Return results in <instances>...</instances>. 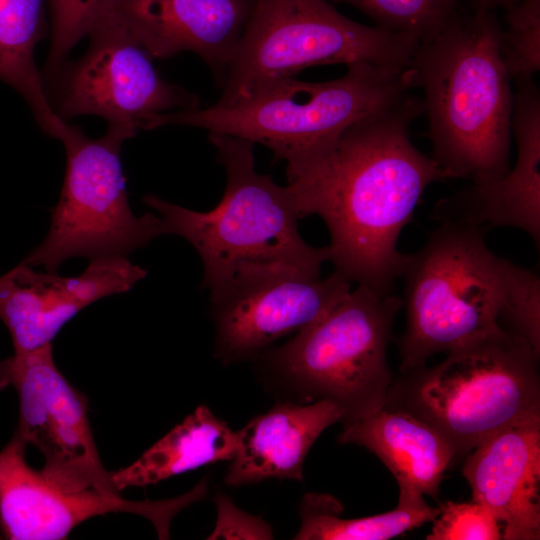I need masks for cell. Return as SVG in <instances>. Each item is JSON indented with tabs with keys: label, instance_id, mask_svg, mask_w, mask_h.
I'll return each instance as SVG.
<instances>
[{
	"label": "cell",
	"instance_id": "6da1fadb",
	"mask_svg": "<svg viewBox=\"0 0 540 540\" xmlns=\"http://www.w3.org/2000/svg\"><path fill=\"white\" fill-rule=\"evenodd\" d=\"M423 112L422 99L410 93L353 123L288 179L301 217L325 223L334 270L379 295L391 294L401 276L407 254L397 242L421 196L446 179L411 141V125Z\"/></svg>",
	"mask_w": 540,
	"mask_h": 540
},
{
	"label": "cell",
	"instance_id": "7a4b0ae2",
	"mask_svg": "<svg viewBox=\"0 0 540 540\" xmlns=\"http://www.w3.org/2000/svg\"><path fill=\"white\" fill-rule=\"evenodd\" d=\"M458 8L412 55L424 93L431 157L446 179L485 184L510 170L512 78L493 10Z\"/></svg>",
	"mask_w": 540,
	"mask_h": 540
},
{
	"label": "cell",
	"instance_id": "3957f363",
	"mask_svg": "<svg viewBox=\"0 0 540 540\" xmlns=\"http://www.w3.org/2000/svg\"><path fill=\"white\" fill-rule=\"evenodd\" d=\"M414 88L411 66L358 62L334 80L288 78L231 106L213 104L155 115L145 120L142 130L194 126L259 143L286 162L290 179L326 153L353 123L397 103Z\"/></svg>",
	"mask_w": 540,
	"mask_h": 540
},
{
	"label": "cell",
	"instance_id": "277c9868",
	"mask_svg": "<svg viewBox=\"0 0 540 540\" xmlns=\"http://www.w3.org/2000/svg\"><path fill=\"white\" fill-rule=\"evenodd\" d=\"M208 139L227 176L213 209L199 212L154 194L143 197L160 214L165 234L184 238L201 257L202 286L210 290L250 265L291 264L320 274L330 261L329 247L311 246L301 237L294 195L288 185L256 170L254 143L219 133H209Z\"/></svg>",
	"mask_w": 540,
	"mask_h": 540
},
{
	"label": "cell",
	"instance_id": "5b68a950",
	"mask_svg": "<svg viewBox=\"0 0 540 540\" xmlns=\"http://www.w3.org/2000/svg\"><path fill=\"white\" fill-rule=\"evenodd\" d=\"M402 300L357 285L322 317L286 343L258 356L256 373L277 400L337 405L342 423L386 402L393 382L387 347Z\"/></svg>",
	"mask_w": 540,
	"mask_h": 540
},
{
	"label": "cell",
	"instance_id": "8992f818",
	"mask_svg": "<svg viewBox=\"0 0 540 540\" xmlns=\"http://www.w3.org/2000/svg\"><path fill=\"white\" fill-rule=\"evenodd\" d=\"M439 224L423 247L407 254L400 276L406 312L400 372L501 329L522 269L493 253L484 231Z\"/></svg>",
	"mask_w": 540,
	"mask_h": 540
},
{
	"label": "cell",
	"instance_id": "52a82bcc",
	"mask_svg": "<svg viewBox=\"0 0 540 540\" xmlns=\"http://www.w3.org/2000/svg\"><path fill=\"white\" fill-rule=\"evenodd\" d=\"M446 354L433 367L401 372L384 405L429 423L457 458L540 412L539 354L523 337L501 328Z\"/></svg>",
	"mask_w": 540,
	"mask_h": 540
},
{
	"label": "cell",
	"instance_id": "ba28073f",
	"mask_svg": "<svg viewBox=\"0 0 540 540\" xmlns=\"http://www.w3.org/2000/svg\"><path fill=\"white\" fill-rule=\"evenodd\" d=\"M418 42L412 35L355 22L328 0H253L215 105H234L316 65L406 68Z\"/></svg>",
	"mask_w": 540,
	"mask_h": 540
},
{
	"label": "cell",
	"instance_id": "9c48e42d",
	"mask_svg": "<svg viewBox=\"0 0 540 540\" xmlns=\"http://www.w3.org/2000/svg\"><path fill=\"white\" fill-rule=\"evenodd\" d=\"M128 139L109 128L92 139L67 122L58 137L66 152V173L50 228L21 263L57 272L69 258L126 256L165 234L160 216L137 217L130 209L120 160Z\"/></svg>",
	"mask_w": 540,
	"mask_h": 540
},
{
	"label": "cell",
	"instance_id": "30bf717a",
	"mask_svg": "<svg viewBox=\"0 0 540 540\" xmlns=\"http://www.w3.org/2000/svg\"><path fill=\"white\" fill-rule=\"evenodd\" d=\"M351 282L291 264L250 265L210 289L214 357L224 366L254 361L274 343L310 325L342 300Z\"/></svg>",
	"mask_w": 540,
	"mask_h": 540
},
{
	"label": "cell",
	"instance_id": "8fae6325",
	"mask_svg": "<svg viewBox=\"0 0 540 540\" xmlns=\"http://www.w3.org/2000/svg\"><path fill=\"white\" fill-rule=\"evenodd\" d=\"M77 61L62 66L51 106L67 121L82 115L134 137L148 118L199 106L197 95L163 79L152 57L104 10Z\"/></svg>",
	"mask_w": 540,
	"mask_h": 540
},
{
	"label": "cell",
	"instance_id": "7c38bea8",
	"mask_svg": "<svg viewBox=\"0 0 540 540\" xmlns=\"http://www.w3.org/2000/svg\"><path fill=\"white\" fill-rule=\"evenodd\" d=\"M8 387L19 400L16 432L42 453L49 482L66 492L120 495L97 451L88 400L58 370L52 344L0 360V390Z\"/></svg>",
	"mask_w": 540,
	"mask_h": 540
},
{
	"label": "cell",
	"instance_id": "4fadbf2b",
	"mask_svg": "<svg viewBox=\"0 0 540 540\" xmlns=\"http://www.w3.org/2000/svg\"><path fill=\"white\" fill-rule=\"evenodd\" d=\"M27 443L15 431L0 451V536L10 540H63L82 522L109 513L148 519L160 539H168L176 514L207 495L205 478L187 493L168 499L133 501L89 489L66 492L32 469Z\"/></svg>",
	"mask_w": 540,
	"mask_h": 540
},
{
	"label": "cell",
	"instance_id": "5bb4252c",
	"mask_svg": "<svg viewBox=\"0 0 540 540\" xmlns=\"http://www.w3.org/2000/svg\"><path fill=\"white\" fill-rule=\"evenodd\" d=\"M147 274L126 256L90 260L78 276L36 272L20 263L0 277V320L7 327L14 353L52 344L77 313L95 301L130 290Z\"/></svg>",
	"mask_w": 540,
	"mask_h": 540
},
{
	"label": "cell",
	"instance_id": "9a60e30c",
	"mask_svg": "<svg viewBox=\"0 0 540 540\" xmlns=\"http://www.w3.org/2000/svg\"><path fill=\"white\" fill-rule=\"evenodd\" d=\"M512 137L517 155L502 178L471 184L439 200L431 218L486 232L514 227L526 232L539 248L540 241V91L533 77L513 80Z\"/></svg>",
	"mask_w": 540,
	"mask_h": 540
},
{
	"label": "cell",
	"instance_id": "2e32d148",
	"mask_svg": "<svg viewBox=\"0 0 540 540\" xmlns=\"http://www.w3.org/2000/svg\"><path fill=\"white\" fill-rule=\"evenodd\" d=\"M253 0H106V11L153 59L197 54L225 78Z\"/></svg>",
	"mask_w": 540,
	"mask_h": 540
},
{
	"label": "cell",
	"instance_id": "e0dca14e",
	"mask_svg": "<svg viewBox=\"0 0 540 540\" xmlns=\"http://www.w3.org/2000/svg\"><path fill=\"white\" fill-rule=\"evenodd\" d=\"M472 500L495 516L505 540L540 538V412L497 431L465 459Z\"/></svg>",
	"mask_w": 540,
	"mask_h": 540
},
{
	"label": "cell",
	"instance_id": "ac0fdd59",
	"mask_svg": "<svg viewBox=\"0 0 540 540\" xmlns=\"http://www.w3.org/2000/svg\"><path fill=\"white\" fill-rule=\"evenodd\" d=\"M330 401L295 403L277 400L237 433V448L223 483L241 487L268 479L303 481L308 452L325 429L342 421Z\"/></svg>",
	"mask_w": 540,
	"mask_h": 540
},
{
	"label": "cell",
	"instance_id": "d6986e66",
	"mask_svg": "<svg viewBox=\"0 0 540 540\" xmlns=\"http://www.w3.org/2000/svg\"><path fill=\"white\" fill-rule=\"evenodd\" d=\"M337 441L366 448L389 469L399 488H411L433 498L446 470L458 459L452 444L437 429L388 405L344 422Z\"/></svg>",
	"mask_w": 540,
	"mask_h": 540
},
{
	"label": "cell",
	"instance_id": "ffe728a7",
	"mask_svg": "<svg viewBox=\"0 0 540 540\" xmlns=\"http://www.w3.org/2000/svg\"><path fill=\"white\" fill-rule=\"evenodd\" d=\"M237 433L206 405L198 406L129 466L111 472L120 492L145 487L202 466L230 461Z\"/></svg>",
	"mask_w": 540,
	"mask_h": 540
},
{
	"label": "cell",
	"instance_id": "44dd1931",
	"mask_svg": "<svg viewBox=\"0 0 540 540\" xmlns=\"http://www.w3.org/2000/svg\"><path fill=\"white\" fill-rule=\"evenodd\" d=\"M48 23L47 0H0V80L23 97L41 131L57 139L67 121L53 110L34 57Z\"/></svg>",
	"mask_w": 540,
	"mask_h": 540
},
{
	"label": "cell",
	"instance_id": "7402d4cb",
	"mask_svg": "<svg viewBox=\"0 0 540 540\" xmlns=\"http://www.w3.org/2000/svg\"><path fill=\"white\" fill-rule=\"evenodd\" d=\"M342 504L334 496L307 493L300 506V528L296 540H387L433 522L439 507L429 506L424 495L400 487L395 509L361 518H342Z\"/></svg>",
	"mask_w": 540,
	"mask_h": 540
},
{
	"label": "cell",
	"instance_id": "603a6c76",
	"mask_svg": "<svg viewBox=\"0 0 540 540\" xmlns=\"http://www.w3.org/2000/svg\"><path fill=\"white\" fill-rule=\"evenodd\" d=\"M351 5L383 30L419 40L435 33L462 0H330Z\"/></svg>",
	"mask_w": 540,
	"mask_h": 540
},
{
	"label": "cell",
	"instance_id": "cb8c5ba5",
	"mask_svg": "<svg viewBox=\"0 0 540 540\" xmlns=\"http://www.w3.org/2000/svg\"><path fill=\"white\" fill-rule=\"evenodd\" d=\"M500 52L512 80L540 70V0H517L505 8Z\"/></svg>",
	"mask_w": 540,
	"mask_h": 540
},
{
	"label": "cell",
	"instance_id": "d4e9b609",
	"mask_svg": "<svg viewBox=\"0 0 540 540\" xmlns=\"http://www.w3.org/2000/svg\"><path fill=\"white\" fill-rule=\"evenodd\" d=\"M47 1L51 36L45 70L52 79L73 47L88 36L106 0Z\"/></svg>",
	"mask_w": 540,
	"mask_h": 540
},
{
	"label": "cell",
	"instance_id": "484cf974",
	"mask_svg": "<svg viewBox=\"0 0 540 540\" xmlns=\"http://www.w3.org/2000/svg\"><path fill=\"white\" fill-rule=\"evenodd\" d=\"M428 540H499L501 525L483 504L446 501L439 506Z\"/></svg>",
	"mask_w": 540,
	"mask_h": 540
},
{
	"label": "cell",
	"instance_id": "4316f807",
	"mask_svg": "<svg viewBox=\"0 0 540 540\" xmlns=\"http://www.w3.org/2000/svg\"><path fill=\"white\" fill-rule=\"evenodd\" d=\"M217 522L208 539H272L270 525L240 510L223 492L215 495Z\"/></svg>",
	"mask_w": 540,
	"mask_h": 540
},
{
	"label": "cell",
	"instance_id": "83f0119b",
	"mask_svg": "<svg viewBox=\"0 0 540 540\" xmlns=\"http://www.w3.org/2000/svg\"><path fill=\"white\" fill-rule=\"evenodd\" d=\"M467 2L470 7L485 8L488 10H495L498 8L505 9L517 0H462Z\"/></svg>",
	"mask_w": 540,
	"mask_h": 540
}]
</instances>
